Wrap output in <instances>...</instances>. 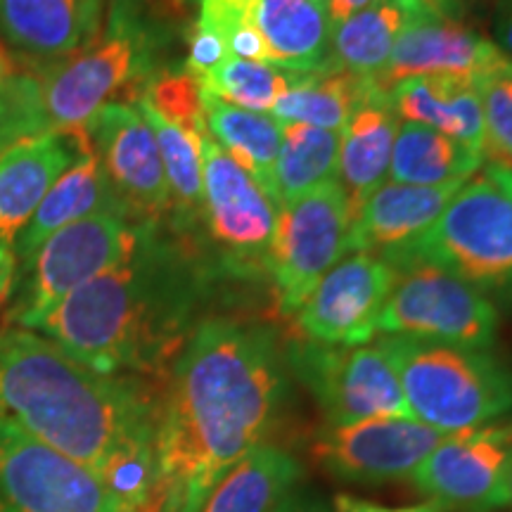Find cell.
<instances>
[{"instance_id": "6da1fadb", "label": "cell", "mask_w": 512, "mask_h": 512, "mask_svg": "<svg viewBox=\"0 0 512 512\" xmlns=\"http://www.w3.org/2000/svg\"><path fill=\"white\" fill-rule=\"evenodd\" d=\"M287 363L268 325L197 323L159 401L162 512H200L221 477L268 444L287 403Z\"/></svg>"}, {"instance_id": "7a4b0ae2", "label": "cell", "mask_w": 512, "mask_h": 512, "mask_svg": "<svg viewBox=\"0 0 512 512\" xmlns=\"http://www.w3.org/2000/svg\"><path fill=\"white\" fill-rule=\"evenodd\" d=\"M209 278L197 249L157 223L124 261L69 294L34 332L98 373L169 375L197 328Z\"/></svg>"}, {"instance_id": "3957f363", "label": "cell", "mask_w": 512, "mask_h": 512, "mask_svg": "<svg viewBox=\"0 0 512 512\" xmlns=\"http://www.w3.org/2000/svg\"><path fill=\"white\" fill-rule=\"evenodd\" d=\"M159 401L143 377L98 373L41 332H0V418L98 477L121 453L157 444Z\"/></svg>"}, {"instance_id": "277c9868", "label": "cell", "mask_w": 512, "mask_h": 512, "mask_svg": "<svg viewBox=\"0 0 512 512\" xmlns=\"http://www.w3.org/2000/svg\"><path fill=\"white\" fill-rule=\"evenodd\" d=\"M166 31L145 12L143 0H110L102 31L67 60L34 76L38 133L83 131L107 102H133L157 69Z\"/></svg>"}, {"instance_id": "5b68a950", "label": "cell", "mask_w": 512, "mask_h": 512, "mask_svg": "<svg viewBox=\"0 0 512 512\" xmlns=\"http://www.w3.org/2000/svg\"><path fill=\"white\" fill-rule=\"evenodd\" d=\"M382 259L396 271L439 266L489 299L512 302V169L484 164L425 233Z\"/></svg>"}, {"instance_id": "8992f818", "label": "cell", "mask_w": 512, "mask_h": 512, "mask_svg": "<svg viewBox=\"0 0 512 512\" xmlns=\"http://www.w3.org/2000/svg\"><path fill=\"white\" fill-rule=\"evenodd\" d=\"M413 420L441 434L494 425L512 415V368L484 349L430 339H380Z\"/></svg>"}, {"instance_id": "52a82bcc", "label": "cell", "mask_w": 512, "mask_h": 512, "mask_svg": "<svg viewBox=\"0 0 512 512\" xmlns=\"http://www.w3.org/2000/svg\"><path fill=\"white\" fill-rule=\"evenodd\" d=\"M124 214H95L57 230L29 259L19 261L8 299V328L36 330L69 294L140 245L147 228Z\"/></svg>"}, {"instance_id": "ba28073f", "label": "cell", "mask_w": 512, "mask_h": 512, "mask_svg": "<svg viewBox=\"0 0 512 512\" xmlns=\"http://www.w3.org/2000/svg\"><path fill=\"white\" fill-rule=\"evenodd\" d=\"M494 302L458 275L432 264L401 268L377 332L489 351L496 342Z\"/></svg>"}, {"instance_id": "9c48e42d", "label": "cell", "mask_w": 512, "mask_h": 512, "mask_svg": "<svg viewBox=\"0 0 512 512\" xmlns=\"http://www.w3.org/2000/svg\"><path fill=\"white\" fill-rule=\"evenodd\" d=\"M285 363L316 399L328 425L411 418L399 377L380 344L337 347L304 339L287 347Z\"/></svg>"}, {"instance_id": "30bf717a", "label": "cell", "mask_w": 512, "mask_h": 512, "mask_svg": "<svg viewBox=\"0 0 512 512\" xmlns=\"http://www.w3.org/2000/svg\"><path fill=\"white\" fill-rule=\"evenodd\" d=\"M351 209L342 185L332 181L278 209L268 254L278 309L294 316L320 280L349 252Z\"/></svg>"}, {"instance_id": "8fae6325", "label": "cell", "mask_w": 512, "mask_h": 512, "mask_svg": "<svg viewBox=\"0 0 512 512\" xmlns=\"http://www.w3.org/2000/svg\"><path fill=\"white\" fill-rule=\"evenodd\" d=\"M204 174L202 233L230 275L268 271L278 207L209 133L200 138Z\"/></svg>"}, {"instance_id": "7c38bea8", "label": "cell", "mask_w": 512, "mask_h": 512, "mask_svg": "<svg viewBox=\"0 0 512 512\" xmlns=\"http://www.w3.org/2000/svg\"><path fill=\"white\" fill-rule=\"evenodd\" d=\"M0 512H126L102 479L0 418Z\"/></svg>"}, {"instance_id": "4fadbf2b", "label": "cell", "mask_w": 512, "mask_h": 512, "mask_svg": "<svg viewBox=\"0 0 512 512\" xmlns=\"http://www.w3.org/2000/svg\"><path fill=\"white\" fill-rule=\"evenodd\" d=\"M512 420L448 434L411 479L444 510L491 512L510 505Z\"/></svg>"}, {"instance_id": "5bb4252c", "label": "cell", "mask_w": 512, "mask_h": 512, "mask_svg": "<svg viewBox=\"0 0 512 512\" xmlns=\"http://www.w3.org/2000/svg\"><path fill=\"white\" fill-rule=\"evenodd\" d=\"M83 131L128 216L138 223L169 219L162 152L143 112L133 102H107Z\"/></svg>"}, {"instance_id": "9a60e30c", "label": "cell", "mask_w": 512, "mask_h": 512, "mask_svg": "<svg viewBox=\"0 0 512 512\" xmlns=\"http://www.w3.org/2000/svg\"><path fill=\"white\" fill-rule=\"evenodd\" d=\"M446 437L413 418H370L320 427L311 451L316 463L332 477L382 484L411 477Z\"/></svg>"}, {"instance_id": "2e32d148", "label": "cell", "mask_w": 512, "mask_h": 512, "mask_svg": "<svg viewBox=\"0 0 512 512\" xmlns=\"http://www.w3.org/2000/svg\"><path fill=\"white\" fill-rule=\"evenodd\" d=\"M399 271L380 254L354 252L316 285L294 313L306 339L337 347H363L377 335V320Z\"/></svg>"}, {"instance_id": "e0dca14e", "label": "cell", "mask_w": 512, "mask_h": 512, "mask_svg": "<svg viewBox=\"0 0 512 512\" xmlns=\"http://www.w3.org/2000/svg\"><path fill=\"white\" fill-rule=\"evenodd\" d=\"M510 64L501 48L472 24L439 15L427 5L396 38L377 83L384 91L411 76H456L479 83Z\"/></svg>"}, {"instance_id": "ac0fdd59", "label": "cell", "mask_w": 512, "mask_h": 512, "mask_svg": "<svg viewBox=\"0 0 512 512\" xmlns=\"http://www.w3.org/2000/svg\"><path fill=\"white\" fill-rule=\"evenodd\" d=\"M110 0H0V43L36 67L67 60L102 31Z\"/></svg>"}, {"instance_id": "d6986e66", "label": "cell", "mask_w": 512, "mask_h": 512, "mask_svg": "<svg viewBox=\"0 0 512 512\" xmlns=\"http://www.w3.org/2000/svg\"><path fill=\"white\" fill-rule=\"evenodd\" d=\"M91 147L86 131H48L0 147V238L15 245L46 192Z\"/></svg>"}, {"instance_id": "ffe728a7", "label": "cell", "mask_w": 512, "mask_h": 512, "mask_svg": "<svg viewBox=\"0 0 512 512\" xmlns=\"http://www.w3.org/2000/svg\"><path fill=\"white\" fill-rule=\"evenodd\" d=\"M463 185L465 181L446 185H380L351 214L349 252L384 256L408 245L439 219Z\"/></svg>"}, {"instance_id": "44dd1931", "label": "cell", "mask_w": 512, "mask_h": 512, "mask_svg": "<svg viewBox=\"0 0 512 512\" xmlns=\"http://www.w3.org/2000/svg\"><path fill=\"white\" fill-rule=\"evenodd\" d=\"M399 121L427 126L484 155V110L477 83L456 76H411L387 88Z\"/></svg>"}, {"instance_id": "7402d4cb", "label": "cell", "mask_w": 512, "mask_h": 512, "mask_svg": "<svg viewBox=\"0 0 512 512\" xmlns=\"http://www.w3.org/2000/svg\"><path fill=\"white\" fill-rule=\"evenodd\" d=\"M95 214H124V204L119 202L117 192H114L110 178H107L105 169H102L98 155L93 147H88L76 162L69 166L64 174L57 178L53 188L46 192L38 209L34 211L27 226L17 235L15 245V259L19 261L29 259L38 247L46 242L50 235L57 230L72 226L76 221L88 219ZM131 219V216H128Z\"/></svg>"}, {"instance_id": "603a6c76", "label": "cell", "mask_w": 512, "mask_h": 512, "mask_svg": "<svg viewBox=\"0 0 512 512\" xmlns=\"http://www.w3.org/2000/svg\"><path fill=\"white\" fill-rule=\"evenodd\" d=\"M302 465L275 444H261L235 463L211 489L200 512H292L297 508Z\"/></svg>"}, {"instance_id": "cb8c5ba5", "label": "cell", "mask_w": 512, "mask_h": 512, "mask_svg": "<svg viewBox=\"0 0 512 512\" xmlns=\"http://www.w3.org/2000/svg\"><path fill=\"white\" fill-rule=\"evenodd\" d=\"M256 29L275 67L304 74L328 72V0H256Z\"/></svg>"}, {"instance_id": "d4e9b609", "label": "cell", "mask_w": 512, "mask_h": 512, "mask_svg": "<svg viewBox=\"0 0 512 512\" xmlns=\"http://www.w3.org/2000/svg\"><path fill=\"white\" fill-rule=\"evenodd\" d=\"M427 8L425 0H375L332 29L328 72L377 79L401 31Z\"/></svg>"}, {"instance_id": "484cf974", "label": "cell", "mask_w": 512, "mask_h": 512, "mask_svg": "<svg viewBox=\"0 0 512 512\" xmlns=\"http://www.w3.org/2000/svg\"><path fill=\"white\" fill-rule=\"evenodd\" d=\"M401 121L389 107L387 95L361 107L342 131L339 145V176L351 214L380 188L389 176L396 131Z\"/></svg>"}, {"instance_id": "4316f807", "label": "cell", "mask_w": 512, "mask_h": 512, "mask_svg": "<svg viewBox=\"0 0 512 512\" xmlns=\"http://www.w3.org/2000/svg\"><path fill=\"white\" fill-rule=\"evenodd\" d=\"M384 95L387 91L377 79L349 72H313L285 95H280L271 112L280 124L344 131V126L361 107Z\"/></svg>"}, {"instance_id": "83f0119b", "label": "cell", "mask_w": 512, "mask_h": 512, "mask_svg": "<svg viewBox=\"0 0 512 512\" xmlns=\"http://www.w3.org/2000/svg\"><path fill=\"white\" fill-rule=\"evenodd\" d=\"M207 131L214 143L266 192L275 207L273 169L283 140V124L271 114L247 112L202 91Z\"/></svg>"}, {"instance_id": "f1b7e54d", "label": "cell", "mask_w": 512, "mask_h": 512, "mask_svg": "<svg viewBox=\"0 0 512 512\" xmlns=\"http://www.w3.org/2000/svg\"><path fill=\"white\" fill-rule=\"evenodd\" d=\"M133 105L143 112L152 133H155L159 152H162L166 185L171 200V230L188 240L202 233L204 214V174H202V150L200 138L183 131L169 121H164L143 100H133Z\"/></svg>"}, {"instance_id": "f546056e", "label": "cell", "mask_w": 512, "mask_h": 512, "mask_svg": "<svg viewBox=\"0 0 512 512\" xmlns=\"http://www.w3.org/2000/svg\"><path fill=\"white\" fill-rule=\"evenodd\" d=\"M484 155L427 126L401 124L396 131L389 178L401 185H446L470 181Z\"/></svg>"}, {"instance_id": "4dcf8cb0", "label": "cell", "mask_w": 512, "mask_h": 512, "mask_svg": "<svg viewBox=\"0 0 512 512\" xmlns=\"http://www.w3.org/2000/svg\"><path fill=\"white\" fill-rule=\"evenodd\" d=\"M339 145H342V131L283 124V140H280V152L273 169L278 209L337 181Z\"/></svg>"}, {"instance_id": "1f68e13d", "label": "cell", "mask_w": 512, "mask_h": 512, "mask_svg": "<svg viewBox=\"0 0 512 512\" xmlns=\"http://www.w3.org/2000/svg\"><path fill=\"white\" fill-rule=\"evenodd\" d=\"M306 76L309 74L228 55L219 67L202 76L200 86L207 95H214L240 110L268 114L280 95H285Z\"/></svg>"}, {"instance_id": "d6a6232c", "label": "cell", "mask_w": 512, "mask_h": 512, "mask_svg": "<svg viewBox=\"0 0 512 512\" xmlns=\"http://www.w3.org/2000/svg\"><path fill=\"white\" fill-rule=\"evenodd\" d=\"M136 100H143L159 117L192 136L202 138L207 131V117L202 105V86L185 64L162 67L140 88Z\"/></svg>"}, {"instance_id": "836d02e7", "label": "cell", "mask_w": 512, "mask_h": 512, "mask_svg": "<svg viewBox=\"0 0 512 512\" xmlns=\"http://www.w3.org/2000/svg\"><path fill=\"white\" fill-rule=\"evenodd\" d=\"M192 27L219 38L228 55L271 64L256 29V0H197V22Z\"/></svg>"}, {"instance_id": "e575fe53", "label": "cell", "mask_w": 512, "mask_h": 512, "mask_svg": "<svg viewBox=\"0 0 512 512\" xmlns=\"http://www.w3.org/2000/svg\"><path fill=\"white\" fill-rule=\"evenodd\" d=\"M484 110V159L512 169V64L477 83Z\"/></svg>"}, {"instance_id": "d590c367", "label": "cell", "mask_w": 512, "mask_h": 512, "mask_svg": "<svg viewBox=\"0 0 512 512\" xmlns=\"http://www.w3.org/2000/svg\"><path fill=\"white\" fill-rule=\"evenodd\" d=\"M36 133L34 76L15 74L0 79V147Z\"/></svg>"}, {"instance_id": "8d00e7d4", "label": "cell", "mask_w": 512, "mask_h": 512, "mask_svg": "<svg viewBox=\"0 0 512 512\" xmlns=\"http://www.w3.org/2000/svg\"><path fill=\"white\" fill-rule=\"evenodd\" d=\"M226 57L228 53L219 38L207 34V31L192 27L190 41H188V57L183 60L188 72L195 74L197 79H202V76H207L211 69L219 67Z\"/></svg>"}, {"instance_id": "74e56055", "label": "cell", "mask_w": 512, "mask_h": 512, "mask_svg": "<svg viewBox=\"0 0 512 512\" xmlns=\"http://www.w3.org/2000/svg\"><path fill=\"white\" fill-rule=\"evenodd\" d=\"M425 3L439 15L470 24V19L482 17L486 10L494 8L496 0H425Z\"/></svg>"}, {"instance_id": "f35d334b", "label": "cell", "mask_w": 512, "mask_h": 512, "mask_svg": "<svg viewBox=\"0 0 512 512\" xmlns=\"http://www.w3.org/2000/svg\"><path fill=\"white\" fill-rule=\"evenodd\" d=\"M335 512H444V508L434 501L408 505V508H387V505H377V503L363 501V498L339 494L335 498Z\"/></svg>"}, {"instance_id": "ab89813d", "label": "cell", "mask_w": 512, "mask_h": 512, "mask_svg": "<svg viewBox=\"0 0 512 512\" xmlns=\"http://www.w3.org/2000/svg\"><path fill=\"white\" fill-rule=\"evenodd\" d=\"M494 43L508 60H512V0H496Z\"/></svg>"}, {"instance_id": "60d3db41", "label": "cell", "mask_w": 512, "mask_h": 512, "mask_svg": "<svg viewBox=\"0 0 512 512\" xmlns=\"http://www.w3.org/2000/svg\"><path fill=\"white\" fill-rule=\"evenodd\" d=\"M15 271H17V259L15 249L0 238V311L8 304L12 285H15Z\"/></svg>"}, {"instance_id": "b9f144b4", "label": "cell", "mask_w": 512, "mask_h": 512, "mask_svg": "<svg viewBox=\"0 0 512 512\" xmlns=\"http://www.w3.org/2000/svg\"><path fill=\"white\" fill-rule=\"evenodd\" d=\"M375 0H328V12H330V19H332V29L337 27L339 22H344V19L356 15V12L366 10L368 5H373Z\"/></svg>"}, {"instance_id": "7bdbcfd3", "label": "cell", "mask_w": 512, "mask_h": 512, "mask_svg": "<svg viewBox=\"0 0 512 512\" xmlns=\"http://www.w3.org/2000/svg\"><path fill=\"white\" fill-rule=\"evenodd\" d=\"M15 74H19L15 57H12L8 50H5L3 43H0V79H8V76H15Z\"/></svg>"}, {"instance_id": "ee69618b", "label": "cell", "mask_w": 512, "mask_h": 512, "mask_svg": "<svg viewBox=\"0 0 512 512\" xmlns=\"http://www.w3.org/2000/svg\"><path fill=\"white\" fill-rule=\"evenodd\" d=\"M162 508H164V494H162V489H159L155 498H152V501L147 503L140 512H162Z\"/></svg>"}, {"instance_id": "f6af8a7d", "label": "cell", "mask_w": 512, "mask_h": 512, "mask_svg": "<svg viewBox=\"0 0 512 512\" xmlns=\"http://www.w3.org/2000/svg\"><path fill=\"white\" fill-rule=\"evenodd\" d=\"M292 512H328V510H325L320 503H311V501H306V498H302Z\"/></svg>"}, {"instance_id": "bcb514c9", "label": "cell", "mask_w": 512, "mask_h": 512, "mask_svg": "<svg viewBox=\"0 0 512 512\" xmlns=\"http://www.w3.org/2000/svg\"><path fill=\"white\" fill-rule=\"evenodd\" d=\"M510 505H512V458H510Z\"/></svg>"}]
</instances>
